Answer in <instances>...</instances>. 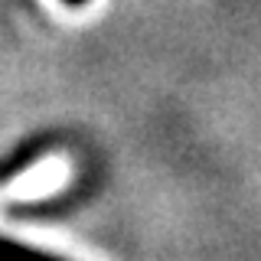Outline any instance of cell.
Listing matches in <instances>:
<instances>
[{
	"mask_svg": "<svg viewBox=\"0 0 261 261\" xmlns=\"http://www.w3.org/2000/svg\"><path fill=\"white\" fill-rule=\"evenodd\" d=\"M53 147V137L49 134H39V137H30L27 144H20L13 153H7V157H0V183H7L10 176L23 173L27 167H33L36 160H43V153Z\"/></svg>",
	"mask_w": 261,
	"mask_h": 261,
	"instance_id": "6da1fadb",
	"label": "cell"
},
{
	"mask_svg": "<svg viewBox=\"0 0 261 261\" xmlns=\"http://www.w3.org/2000/svg\"><path fill=\"white\" fill-rule=\"evenodd\" d=\"M0 258H39V261H49L53 255L49 251H39V248H30L23 242H13V239H0Z\"/></svg>",
	"mask_w": 261,
	"mask_h": 261,
	"instance_id": "7a4b0ae2",
	"label": "cell"
},
{
	"mask_svg": "<svg viewBox=\"0 0 261 261\" xmlns=\"http://www.w3.org/2000/svg\"><path fill=\"white\" fill-rule=\"evenodd\" d=\"M65 4H69V7H82V4H85V0H65Z\"/></svg>",
	"mask_w": 261,
	"mask_h": 261,
	"instance_id": "3957f363",
	"label": "cell"
}]
</instances>
